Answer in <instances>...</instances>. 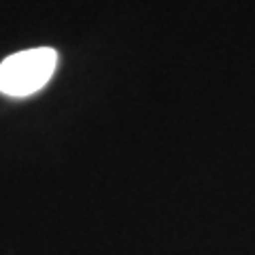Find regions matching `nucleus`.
<instances>
[{"label":"nucleus","mask_w":255,"mask_h":255,"mask_svg":"<svg viewBox=\"0 0 255 255\" xmlns=\"http://www.w3.org/2000/svg\"><path fill=\"white\" fill-rule=\"evenodd\" d=\"M58 68V51L51 47L17 51L0 62V94L26 98L51 81Z\"/></svg>","instance_id":"f257e3e1"}]
</instances>
